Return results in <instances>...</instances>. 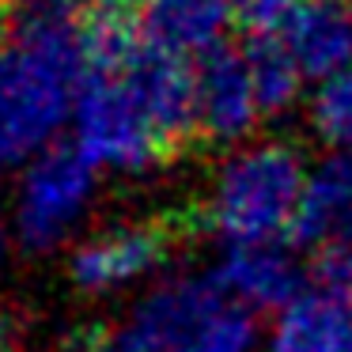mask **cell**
Wrapping results in <instances>:
<instances>
[{"label":"cell","mask_w":352,"mask_h":352,"mask_svg":"<svg viewBox=\"0 0 352 352\" xmlns=\"http://www.w3.org/2000/svg\"><path fill=\"white\" fill-rule=\"evenodd\" d=\"M80 0H12L0 34V163L46 148L91 72Z\"/></svg>","instance_id":"1"},{"label":"cell","mask_w":352,"mask_h":352,"mask_svg":"<svg viewBox=\"0 0 352 352\" xmlns=\"http://www.w3.org/2000/svg\"><path fill=\"white\" fill-rule=\"evenodd\" d=\"M303 193L307 175L296 148L258 144L223 167L208 223L243 246H265L292 231Z\"/></svg>","instance_id":"2"},{"label":"cell","mask_w":352,"mask_h":352,"mask_svg":"<svg viewBox=\"0 0 352 352\" xmlns=\"http://www.w3.org/2000/svg\"><path fill=\"white\" fill-rule=\"evenodd\" d=\"M250 318L220 280H190L160 292L118 341V352H243Z\"/></svg>","instance_id":"3"},{"label":"cell","mask_w":352,"mask_h":352,"mask_svg":"<svg viewBox=\"0 0 352 352\" xmlns=\"http://www.w3.org/2000/svg\"><path fill=\"white\" fill-rule=\"evenodd\" d=\"M76 148L91 163L125 170H144L175 155L152 129L137 95L114 69H91L76 95Z\"/></svg>","instance_id":"4"},{"label":"cell","mask_w":352,"mask_h":352,"mask_svg":"<svg viewBox=\"0 0 352 352\" xmlns=\"http://www.w3.org/2000/svg\"><path fill=\"white\" fill-rule=\"evenodd\" d=\"M114 72H122V80L137 95L140 110L148 114L152 129L160 133V140L167 144L170 155H178L190 144H201L197 140V76H193V69L182 57L160 54V50L144 46L137 34V46L129 50V57Z\"/></svg>","instance_id":"5"},{"label":"cell","mask_w":352,"mask_h":352,"mask_svg":"<svg viewBox=\"0 0 352 352\" xmlns=\"http://www.w3.org/2000/svg\"><path fill=\"white\" fill-rule=\"evenodd\" d=\"M190 231H193V216L186 212H163L152 216V220L114 228L76 254L72 276H76V284H84L91 292L125 284L133 276H140L144 269L160 265Z\"/></svg>","instance_id":"6"},{"label":"cell","mask_w":352,"mask_h":352,"mask_svg":"<svg viewBox=\"0 0 352 352\" xmlns=\"http://www.w3.org/2000/svg\"><path fill=\"white\" fill-rule=\"evenodd\" d=\"M193 76H197V140L228 144L258 125L261 107L243 50L220 42L197 57Z\"/></svg>","instance_id":"7"},{"label":"cell","mask_w":352,"mask_h":352,"mask_svg":"<svg viewBox=\"0 0 352 352\" xmlns=\"http://www.w3.org/2000/svg\"><path fill=\"white\" fill-rule=\"evenodd\" d=\"M91 167L95 163L76 144L46 148L34 160L23 182V205H19V223L31 246L54 243L65 223L80 212L91 190Z\"/></svg>","instance_id":"8"},{"label":"cell","mask_w":352,"mask_h":352,"mask_svg":"<svg viewBox=\"0 0 352 352\" xmlns=\"http://www.w3.org/2000/svg\"><path fill=\"white\" fill-rule=\"evenodd\" d=\"M231 16L228 0H144L137 34L144 46L170 57H201L223 42Z\"/></svg>","instance_id":"9"},{"label":"cell","mask_w":352,"mask_h":352,"mask_svg":"<svg viewBox=\"0 0 352 352\" xmlns=\"http://www.w3.org/2000/svg\"><path fill=\"white\" fill-rule=\"evenodd\" d=\"M284 42L299 72L326 84L352 69V0H299L284 23Z\"/></svg>","instance_id":"10"},{"label":"cell","mask_w":352,"mask_h":352,"mask_svg":"<svg viewBox=\"0 0 352 352\" xmlns=\"http://www.w3.org/2000/svg\"><path fill=\"white\" fill-rule=\"evenodd\" d=\"M352 231V152H341L311 175L288 239L296 246H326Z\"/></svg>","instance_id":"11"},{"label":"cell","mask_w":352,"mask_h":352,"mask_svg":"<svg viewBox=\"0 0 352 352\" xmlns=\"http://www.w3.org/2000/svg\"><path fill=\"white\" fill-rule=\"evenodd\" d=\"M220 284L223 292L239 296L250 307H292L296 303L292 292H296L299 276L284 254L269 250V246H239V250H231L228 265L220 269Z\"/></svg>","instance_id":"12"},{"label":"cell","mask_w":352,"mask_h":352,"mask_svg":"<svg viewBox=\"0 0 352 352\" xmlns=\"http://www.w3.org/2000/svg\"><path fill=\"white\" fill-rule=\"evenodd\" d=\"M349 333L352 303H341L326 292H314V296H299L284 311L273 352H333Z\"/></svg>","instance_id":"13"},{"label":"cell","mask_w":352,"mask_h":352,"mask_svg":"<svg viewBox=\"0 0 352 352\" xmlns=\"http://www.w3.org/2000/svg\"><path fill=\"white\" fill-rule=\"evenodd\" d=\"M243 54H246V65H250L261 114H280L284 107H292V99L299 95L303 72H299L288 42L276 38V34H250Z\"/></svg>","instance_id":"14"},{"label":"cell","mask_w":352,"mask_h":352,"mask_svg":"<svg viewBox=\"0 0 352 352\" xmlns=\"http://www.w3.org/2000/svg\"><path fill=\"white\" fill-rule=\"evenodd\" d=\"M311 118L322 140L352 152V69L329 76L326 84L314 91Z\"/></svg>","instance_id":"15"},{"label":"cell","mask_w":352,"mask_h":352,"mask_svg":"<svg viewBox=\"0 0 352 352\" xmlns=\"http://www.w3.org/2000/svg\"><path fill=\"white\" fill-rule=\"evenodd\" d=\"M314 276L326 296L352 303V231L322 246L318 261H314Z\"/></svg>","instance_id":"16"},{"label":"cell","mask_w":352,"mask_h":352,"mask_svg":"<svg viewBox=\"0 0 352 352\" xmlns=\"http://www.w3.org/2000/svg\"><path fill=\"white\" fill-rule=\"evenodd\" d=\"M54 352H118V341L102 326H76L57 341Z\"/></svg>","instance_id":"17"},{"label":"cell","mask_w":352,"mask_h":352,"mask_svg":"<svg viewBox=\"0 0 352 352\" xmlns=\"http://www.w3.org/2000/svg\"><path fill=\"white\" fill-rule=\"evenodd\" d=\"M91 16H102V19H122L125 12H140L144 0H80Z\"/></svg>","instance_id":"18"},{"label":"cell","mask_w":352,"mask_h":352,"mask_svg":"<svg viewBox=\"0 0 352 352\" xmlns=\"http://www.w3.org/2000/svg\"><path fill=\"white\" fill-rule=\"evenodd\" d=\"M8 8H12V0H0V34H4V19H8Z\"/></svg>","instance_id":"19"},{"label":"cell","mask_w":352,"mask_h":352,"mask_svg":"<svg viewBox=\"0 0 352 352\" xmlns=\"http://www.w3.org/2000/svg\"><path fill=\"white\" fill-rule=\"evenodd\" d=\"M246 4H250V0H228V8H231V12H235V16H239V12H243V8H246Z\"/></svg>","instance_id":"20"},{"label":"cell","mask_w":352,"mask_h":352,"mask_svg":"<svg viewBox=\"0 0 352 352\" xmlns=\"http://www.w3.org/2000/svg\"><path fill=\"white\" fill-rule=\"evenodd\" d=\"M333 352H352V333H349V337H344V341H341V344H337V349H333Z\"/></svg>","instance_id":"21"}]
</instances>
